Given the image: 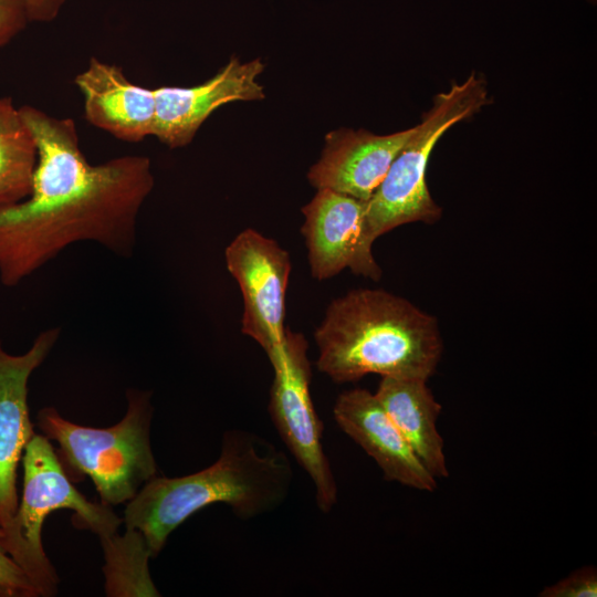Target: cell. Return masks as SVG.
Instances as JSON below:
<instances>
[{
  "label": "cell",
  "instance_id": "obj_17",
  "mask_svg": "<svg viewBox=\"0 0 597 597\" xmlns=\"http://www.w3.org/2000/svg\"><path fill=\"white\" fill-rule=\"evenodd\" d=\"M105 557V591L109 597L159 596L148 572V559L153 557L144 535L126 528L100 538Z\"/></svg>",
  "mask_w": 597,
  "mask_h": 597
},
{
  "label": "cell",
  "instance_id": "obj_4",
  "mask_svg": "<svg viewBox=\"0 0 597 597\" xmlns=\"http://www.w3.org/2000/svg\"><path fill=\"white\" fill-rule=\"evenodd\" d=\"M126 398L124 418L106 429L71 422L53 407L36 416L41 433L59 444L55 451L71 481L90 478L108 506L130 501L157 473L150 447V392L129 388Z\"/></svg>",
  "mask_w": 597,
  "mask_h": 597
},
{
  "label": "cell",
  "instance_id": "obj_13",
  "mask_svg": "<svg viewBox=\"0 0 597 597\" xmlns=\"http://www.w3.org/2000/svg\"><path fill=\"white\" fill-rule=\"evenodd\" d=\"M413 127L388 135L341 128L327 134L322 156L307 172L316 189L367 201L385 178Z\"/></svg>",
  "mask_w": 597,
  "mask_h": 597
},
{
  "label": "cell",
  "instance_id": "obj_8",
  "mask_svg": "<svg viewBox=\"0 0 597 597\" xmlns=\"http://www.w3.org/2000/svg\"><path fill=\"white\" fill-rule=\"evenodd\" d=\"M224 258L242 294V333L254 339L271 359L285 341L290 254L273 239L245 229L226 248Z\"/></svg>",
  "mask_w": 597,
  "mask_h": 597
},
{
  "label": "cell",
  "instance_id": "obj_15",
  "mask_svg": "<svg viewBox=\"0 0 597 597\" xmlns=\"http://www.w3.org/2000/svg\"><path fill=\"white\" fill-rule=\"evenodd\" d=\"M375 396L427 471L434 479L448 478L444 442L437 429L442 407L427 380L385 376Z\"/></svg>",
  "mask_w": 597,
  "mask_h": 597
},
{
  "label": "cell",
  "instance_id": "obj_7",
  "mask_svg": "<svg viewBox=\"0 0 597 597\" xmlns=\"http://www.w3.org/2000/svg\"><path fill=\"white\" fill-rule=\"evenodd\" d=\"M303 334L286 328L283 348L270 359L274 377L269 411L283 442L311 479L318 509L337 502V483L322 444V423L310 392L311 365Z\"/></svg>",
  "mask_w": 597,
  "mask_h": 597
},
{
  "label": "cell",
  "instance_id": "obj_21",
  "mask_svg": "<svg viewBox=\"0 0 597 597\" xmlns=\"http://www.w3.org/2000/svg\"><path fill=\"white\" fill-rule=\"evenodd\" d=\"M30 22H51L69 0H24Z\"/></svg>",
  "mask_w": 597,
  "mask_h": 597
},
{
  "label": "cell",
  "instance_id": "obj_9",
  "mask_svg": "<svg viewBox=\"0 0 597 597\" xmlns=\"http://www.w3.org/2000/svg\"><path fill=\"white\" fill-rule=\"evenodd\" d=\"M60 337V328L41 332L21 355L8 353L0 341V542L15 514L17 471L28 441L35 433L30 420L28 384ZM3 546V545H2Z\"/></svg>",
  "mask_w": 597,
  "mask_h": 597
},
{
  "label": "cell",
  "instance_id": "obj_16",
  "mask_svg": "<svg viewBox=\"0 0 597 597\" xmlns=\"http://www.w3.org/2000/svg\"><path fill=\"white\" fill-rule=\"evenodd\" d=\"M36 146L11 97H0V206L27 199L32 191Z\"/></svg>",
  "mask_w": 597,
  "mask_h": 597
},
{
  "label": "cell",
  "instance_id": "obj_22",
  "mask_svg": "<svg viewBox=\"0 0 597 597\" xmlns=\"http://www.w3.org/2000/svg\"><path fill=\"white\" fill-rule=\"evenodd\" d=\"M588 1L591 2V3H595V2H596V0H588Z\"/></svg>",
  "mask_w": 597,
  "mask_h": 597
},
{
  "label": "cell",
  "instance_id": "obj_12",
  "mask_svg": "<svg viewBox=\"0 0 597 597\" xmlns=\"http://www.w3.org/2000/svg\"><path fill=\"white\" fill-rule=\"evenodd\" d=\"M333 415L338 427L375 460L386 480L425 492L437 488V479L422 465L375 394L360 388L344 391Z\"/></svg>",
  "mask_w": 597,
  "mask_h": 597
},
{
  "label": "cell",
  "instance_id": "obj_18",
  "mask_svg": "<svg viewBox=\"0 0 597 597\" xmlns=\"http://www.w3.org/2000/svg\"><path fill=\"white\" fill-rule=\"evenodd\" d=\"M541 597H596L597 572L593 566L576 569L574 573L546 586L540 594Z\"/></svg>",
  "mask_w": 597,
  "mask_h": 597
},
{
  "label": "cell",
  "instance_id": "obj_3",
  "mask_svg": "<svg viewBox=\"0 0 597 597\" xmlns=\"http://www.w3.org/2000/svg\"><path fill=\"white\" fill-rule=\"evenodd\" d=\"M314 338L318 370L338 384L369 374L428 380L443 350L437 320L381 289L333 300Z\"/></svg>",
  "mask_w": 597,
  "mask_h": 597
},
{
  "label": "cell",
  "instance_id": "obj_20",
  "mask_svg": "<svg viewBox=\"0 0 597 597\" xmlns=\"http://www.w3.org/2000/svg\"><path fill=\"white\" fill-rule=\"evenodd\" d=\"M28 22L24 0H0V48L22 32Z\"/></svg>",
  "mask_w": 597,
  "mask_h": 597
},
{
  "label": "cell",
  "instance_id": "obj_11",
  "mask_svg": "<svg viewBox=\"0 0 597 597\" xmlns=\"http://www.w3.org/2000/svg\"><path fill=\"white\" fill-rule=\"evenodd\" d=\"M264 65L260 59L230 61L207 82L191 86H161L155 92L154 136L170 148L189 144L201 124L221 105L264 98L256 81Z\"/></svg>",
  "mask_w": 597,
  "mask_h": 597
},
{
  "label": "cell",
  "instance_id": "obj_6",
  "mask_svg": "<svg viewBox=\"0 0 597 597\" xmlns=\"http://www.w3.org/2000/svg\"><path fill=\"white\" fill-rule=\"evenodd\" d=\"M22 468V496L2 545L38 595L50 597L57 593L59 577L42 545L45 517L55 510L71 509L75 524L100 538L116 533L123 519L111 506L93 503L77 491L51 441L42 433L35 432L28 441Z\"/></svg>",
  "mask_w": 597,
  "mask_h": 597
},
{
  "label": "cell",
  "instance_id": "obj_10",
  "mask_svg": "<svg viewBox=\"0 0 597 597\" xmlns=\"http://www.w3.org/2000/svg\"><path fill=\"white\" fill-rule=\"evenodd\" d=\"M365 208L366 201L327 188L317 189L302 208V233L314 279L327 280L344 269L380 279V266L363 249Z\"/></svg>",
  "mask_w": 597,
  "mask_h": 597
},
{
  "label": "cell",
  "instance_id": "obj_1",
  "mask_svg": "<svg viewBox=\"0 0 597 597\" xmlns=\"http://www.w3.org/2000/svg\"><path fill=\"white\" fill-rule=\"evenodd\" d=\"M154 185L149 158L126 155L95 165L91 177L74 189L0 206L1 283L18 285L80 241L129 256L140 208Z\"/></svg>",
  "mask_w": 597,
  "mask_h": 597
},
{
  "label": "cell",
  "instance_id": "obj_5",
  "mask_svg": "<svg viewBox=\"0 0 597 597\" xmlns=\"http://www.w3.org/2000/svg\"><path fill=\"white\" fill-rule=\"evenodd\" d=\"M489 101L485 81L474 73L433 97L431 107L366 201L363 249L368 256H374L373 243L384 233L406 223L431 224L441 218L442 209L427 185L430 155L453 125L474 116Z\"/></svg>",
  "mask_w": 597,
  "mask_h": 597
},
{
  "label": "cell",
  "instance_id": "obj_2",
  "mask_svg": "<svg viewBox=\"0 0 597 597\" xmlns=\"http://www.w3.org/2000/svg\"><path fill=\"white\" fill-rule=\"evenodd\" d=\"M293 470L287 455L255 433L230 430L210 467L177 476H154L127 502L123 522L138 530L156 556L168 536L189 516L216 503L241 520L279 507L287 498Z\"/></svg>",
  "mask_w": 597,
  "mask_h": 597
},
{
  "label": "cell",
  "instance_id": "obj_19",
  "mask_svg": "<svg viewBox=\"0 0 597 597\" xmlns=\"http://www.w3.org/2000/svg\"><path fill=\"white\" fill-rule=\"evenodd\" d=\"M0 596L36 597L35 588L24 572L10 557L0 542Z\"/></svg>",
  "mask_w": 597,
  "mask_h": 597
},
{
  "label": "cell",
  "instance_id": "obj_14",
  "mask_svg": "<svg viewBox=\"0 0 597 597\" xmlns=\"http://www.w3.org/2000/svg\"><path fill=\"white\" fill-rule=\"evenodd\" d=\"M74 84L95 127L130 143L154 136L155 92L130 82L122 67L91 57Z\"/></svg>",
  "mask_w": 597,
  "mask_h": 597
}]
</instances>
